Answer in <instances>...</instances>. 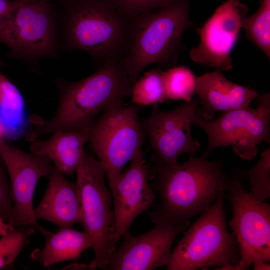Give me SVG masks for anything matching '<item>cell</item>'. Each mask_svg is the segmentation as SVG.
I'll list each match as a JSON object with an SVG mask.
<instances>
[{
    "label": "cell",
    "instance_id": "2e32d148",
    "mask_svg": "<svg viewBox=\"0 0 270 270\" xmlns=\"http://www.w3.org/2000/svg\"><path fill=\"white\" fill-rule=\"evenodd\" d=\"M194 92L202 106L196 116L211 120L218 111H228L248 106L257 92L227 79L220 70L207 72L196 78Z\"/></svg>",
    "mask_w": 270,
    "mask_h": 270
},
{
    "label": "cell",
    "instance_id": "484cf974",
    "mask_svg": "<svg viewBox=\"0 0 270 270\" xmlns=\"http://www.w3.org/2000/svg\"><path fill=\"white\" fill-rule=\"evenodd\" d=\"M117 10L132 19L143 13L168 7L176 0H108Z\"/></svg>",
    "mask_w": 270,
    "mask_h": 270
},
{
    "label": "cell",
    "instance_id": "ac0fdd59",
    "mask_svg": "<svg viewBox=\"0 0 270 270\" xmlns=\"http://www.w3.org/2000/svg\"><path fill=\"white\" fill-rule=\"evenodd\" d=\"M47 140H36L30 146L31 152L48 158L64 174L71 176L85 152L88 132L76 130H58Z\"/></svg>",
    "mask_w": 270,
    "mask_h": 270
},
{
    "label": "cell",
    "instance_id": "836d02e7",
    "mask_svg": "<svg viewBox=\"0 0 270 270\" xmlns=\"http://www.w3.org/2000/svg\"><path fill=\"white\" fill-rule=\"evenodd\" d=\"M3 64H4L3 62L1 60H0V66L3 65Z\"/></svg>",
    "mask_w": 270,
    "mask_h": 270
},
{
    "label": "cell",
    "instance_id": "4316f807",
    "mask_svg": "<svg viewBox=\"0 0 270 270\" xmlns=\"http://www.w3.org/2000/svg\"><path fill=\"white\" fill-rule=\"evenodd\" d=\"M14 210L10 181L6 168L0 156V216L8 222Z\"/></svg>",
    "mask_w": 270,
    "mask_h": 270
},
{
    "label": "cell",
    "instance_id": "7a4b0ae2",
    "mask_svg": "<svg viewBox=\"0 0 270 270\" xmlns=\"http://www.w3.org/2000/svg\"><path fill=\"white\" fill-rule=\"evenodd\" d=\"M154 159L156 180L152 186L160 199L159 210L175 223L208 210L224 196L231 179L219 160L190 156L182 164L169 166Z\"/></svg>",
    "mask_w": 270,
    "mask_h": 270
},
{
    "label": "cell",
    "instance_id": "1f68e13d",
    "mask_svg": "<svg viewBox=\"0 0 270 270\" xmlns=\"http://www.w3.org/2000/svg\"><path fill=\"white\" fill-rule=\"evenodd\" d=\"M4 137V130L2 124L0 121V138Z\"/></svg>",
    "mask_w": 270,
    "mask_h": 270
},
{
    "label": "cell",
    "instance_id": "30bf717a",
    "mask_svg": "<svg viewBox=\"0 0 270 270\" xmlns=\"http://www.w3.org/2000/svg\"><path fill=\"white\" fill-rule=\"evenodd\" d=\"M238 171L234 172L226 190L232 210L228 226L238 246L242 270L258 261H270V206L250 195Z\"/></svg>",
    "mask_w": 270,
    "mask_h": 270
},
{
    "label": "cell",
    "instance_id": "7402d4cb",
    "mask_svg": "<svg viewBox=\"0 0 270 270\" xmlns=\"http://www.w3.org/2000/svg\"><path fill=\"white\" fill-rule=\"evenodd\" d=\"M242 28L247 38L270 58V0H261L258 10L244 18Z\"/></svg>",
    "mask_w": 270,
    "mask_h": 270
},
{
    "label": "cell",
    "instance_id": "52a82bcc",
    "mask_svg": "<svg viewBox=\"0 0 270 270\" xmlns=\"http://www.w3.org/2000/svg\"><path fill=\"white\" fill-rule=\"evenodd\" d=\"M257 108L249 106L224 112L216 119L205 120L195 116L192 124L202 128L208 138L202 158L218 147L232 146L243 160H250L256 156L258 145L270 143V94L256 98Z\"/></svg>",
    "mask_w": 270,
    "mask_h": 270
},
{
    "label": "cell",
    "instance_id": "d6986e66",
    "mask_svg": "<svg viewBox=\"0 0 270 270\" xmlns=\"http://www.w3.org/2000/svg\"><path fill=\"white\" fill-rule=\"evenodd\" d=\"M45 238L43 248L36 249L31 254L32 260L45 266L75 259L94 246L92 238L88 232L70 227L59 228L56 233L50 232Z\"/></svg>",
    "mask_w": 270,
    "mask_h": 270
},
{
    "label": "cell",
    "instance_id": "44dd1931",
    "mask_svg": "<svg viewBox=\"0 0 270 270\" xmlns=\"http://www.w3.org/2000/svg\"><path fill=\"white\" fill-rule=\"evenodd\" d=\"M132 102L140 106H148L164 102L167 100L163 72L152 69L132 84L131 90Z\"/></svg>",
    "mask_w": 270,
    "mask_h": 270
},
{
    "label": "cell",
    "instance_id": "8fae6325",
    "mask_svg": "<svg viewBox=\"0 0 270 270\" xmlns=\"http://www.w3.org/2000/svg\"><path fill=\"white\" fill-rule=\"evenodd\" d=\"M151 219L154 226L146 233L134 236L127 230L122 234V243L112 254L106 270H150L168 264L173 242L190 226L189 220L174 222L159 210Z\"/></svg>",
    "mask_w": 270,
    "mask_h": 270
},
{
    "label": "cell",
    "instance_id": "6da1fadb",
    "mask_svg": "<svg viewBox=\"0 0 270 270\" xmlns=\"http://www.w3.org/2000/svg\"><path fill=\"white\" fill-rule=\"evenodd\" d=\"M56 83L60 92L57 110L52 118L36 124L27 132L30 142L58 130L88 132L100 112L122 104L133 84L120 62L101 66L78 82L58 80Z\"/></svg>",
    "mask_w": 270,
    "mask_h": 270
},
{
    "label": "cell",
    "instance_id": "4dcf8cb0",
    "mask_svg": "<svg viewBox=\"0 0 270 270\" xmlns=\"http://www.w3.org/2000/svg\"><path fill=\"white\" fill-rule=\"evenodd\" d=\"M214 270H242L238 262L236 264H228L216 267Z\"/></svg>",
    "mask_w": 270,
    "mask_h": 270
},
{
    "label": "cell",
    "instance_id": "8992f818",
    "mask_svg": "<svg viewBox=\"0 0 270 270\" xmlns=\"http://www.w3.org/2000/svg\"><path fill=\"white\" fill-rule=\"evenodd\" d=\"M76 172L82 210L80 222L94 242V258L89 267L105 269L116 249L114 213L111 194L104 181L105 167L94 156L85 152Z\"/></svg>",
    "mask_w": 270,
    "mask_h": 270
},
{
    "label": "cell",
    "instance_id": "d6a6232c",
    "mask_svg": "<svg viewBox=\"0 0 270 270\" xmlns=\"http://www.w3.org/2000/svg\"><path fill=\"white\" fill-rule=\"evenodd\" d=\"M15 0L20 1V2H32V1H34V0Z\"/></svg>",
    "mask_w": 270,
    "mask_h": 270
},
{
    "label": "cell",
    "instance_id": "9c48e42d",
    "mask_svg": "<svg viewBox=\"0 0 270 270\" xmlns=\"http://www.w3.org/2000/svg\"><path fill=\"white\" fill-rule=\"evenodd\" d=\"M0 42L28 62L57 54L54 11L46 0L23 2L14 14L0 22Z\"/></svg>",
    "mask_w": 270,
    "mask_h": 270
},
{
    "label": "cell",
    "instance_id": "d4e9b609",
    "mask_svg": "<svg viewBox=\"0 0 270 270\" xmlns=\"http://www.w3.org/2000/svg\"><path fill=\"white\" fill-rule=\"evenodd\" d=\"M15 226L0 238V268L12 265L34 228Z\"/></svg>",
    "mask_w": 270,
    "mask_h": 270
},
{
    "label": "cell",
    "instance_id": "f1b7e54d",
    "mask_svg": "<svg viewBox=\"0 0 270 270\" xmlns=\"http://www.w3.org/2000/svg\"><path fill=\"white\" fill-rule=\"evenodd\" d=\"M14 227L8 223L6 224L0 216V235L4 236L12 230Z\"/></svg>",
    "mask_w": 270,
    "mask_h": 270
},
{
    "label": "cell",
    "instance_id": "277c9868",
    "mask_svg": "<svg viewBox=\"0 0 270 270\" xmlns=\"http://www.w3.org/2000/svg\"><path fill=\"white\" fill-rule=\"evenodd\" d=\"M131 20L108 0H72L64 21L65 42L72 50L88 52L100 66L120 62Z\"/></svg>",
    "mask_w": 270,
    "mask_h": 270
},
{
    "label": "cell",
    "instance_id": "ba28073f",
    "mask_svg": "<svg viewBox=\"0 0 270 270\" xmlns=\"http://www.w3.org/2000/svg\"><path fill=\"white\" fill-rule=\"evenodd\" d=\"M138 111L134 106L110 107L89 130L88 142L105 167L110 188L144 143L146 133L138 118Z\"/></svg>",
    "mask_w": 270,
    "mask_h": 270
},
{
    "label": "cell",
    "instance_id": "603a6c76",
    "mask_svg": "<svg viewBox=\"0 0 270 270\" xmlns=\"http://www.w3.org/2000/svg\"><path fill=\"white\" fill-rule=\"evenodd\" d=\"M167 100L190 101L195 91L196 78L192 72L183 66L163 72Z\"/></svg>",
    "mask_w": 270,
    "mask_h": 270
},
{
    "label": "cell",
    "instance_id": "ffe728a7",
    "mask_svg": "<svg viewBox=\"0 0 270 270\" xmlns=\"http://www.w3.org/2000/svg\"><path fill=\"white\" fill-rule=\"evenodd\" d=\"M0 121L4 137L14 138L25 124L24 103L18 88L0 72Z\"/></svg>",
    "mask_w": 270,
    "mask_h": 270
},
{
    "label": "cell",
    "instance_id": "5bb4252c",
    "mask_svg": "<svg viewBox=\"0 0 270 270\" xmlns=\"http://www.w3.org/2000/svg\"><path fill=\"white\" fill-rule=\"evenodd\" d=\"M248 8L240 0H226L197 30L200 42L190 52L194 62L220 70L232 68L230 52Z\"/></svg>",
    "mask_w": 270,
    "mask_h": 270
},
{
    "label": "cell",
    "instance_id": "7c38bea8",
    "mask_svg": "<svg viewBox=\"0 0 270 270\" xmlns=\"http://www.w3.org/2000/svg\"><path fill=\"white\" fill-rule=\"evenodd\" d=\"M0 156L8 173L14 202L8 223L13 227L26 226L45 237L50 232L42 227L34 214L33 198L39 180L49 176L53 168L46 157L26 152L0 138Z\"/></svg>",
    "mask_w": 270,
    "mask_h": 270
},
{
    "label": "cell",
    "instance_id": "cb8c5ba5",
    "mask_svg": "<svg viewBox=\"0 0 270 270\" xmlns=\"http://www.w3.org/2000/svg\"><path fill=\"white\" fill-rule=\"evenodd\" d=\"M241 178H246L251 186L248 193L255 199L264 202L270 197V148L260 154V159L252 167L239 170Z\"/></svg>",
    "mask_w": 270,
    "mask_h": 270
},
{
    "label": "cell",
    "instance_id": "e0dca14e",
    "mask_svg": "<svg viewBox=\"0 0 270 270\" xmlns=\"http://www.w3.org/2000/svg\"><path fill=\"white\" fill-rule=\"evenodd\" d=\"M46 190L34 209L36 219L50 222L58 228L80 222L82 210L76 183L68 180L55 166L50 173Z\"/></svg>",
    "mask_w": 270,
    "mask_h": 270
},
{
    "label": "cell",
    "instance_id": "f546056e",
    "mask_svg": "<svg viewBox=\"0 0 270 270\" xmlns=\"http://www.w3.org/2000/svg\"><path fill=\"white\" fill-rule=\"evenodd\" d=\"M254 270H270V264L267 262L260 260L256 262L254 264Z\"/></svg>",
    "mask_w": 270,
    "mask_h": 270
},
{
    "label": "cell",
    "instance_id": "5b68a950",
    "mask_svg": "<svg viewBox=\"0 0 270 270\" xmlns=\"http://www.w3.org/2000/svg\"><path fill=\"white\" fill-rule=\"evenodd\" d=\"M224 196L188 228L172 252L168 270H207L239 262L236 238L226 226Z\"/></svg>",
    "mask_w": 270,
    "mask_h": 270
},
{
    "label": "cell",
    "instance_id": "83f0119b",
    "mask_svg": "<svg viewBox=\"0 0 270 270\" xmlns=\"http://www.w3.org/2000/svg\"><path fill=\"white\" fill-rule=\"evenodd\" d=\"M24 2L15 0H0V22L12 16Z\"/></svg>",
    "mask_w": 270,
    "mask_h": 270
},
{
    "label": "cell",
    "instance_id": "4fadbf2b",
    "mask_svg": "<svg viewBox=\"0 0 270 270\" xmlns=\"http://www.w3.org/2000/svg\"><path fill=\"white\" fill-rule=\"evenodd\" d=\"M200 104L198 98L185 101L171 110H162L158 104H154L150 114L140 122L155 152L154 158L174 166L183 154L194 156L200 144L192 137L190 126Z\"/></svg>",
    "mask_w": 270,
    "mask_h": 270
},
{
    "label": "cell",
    "instance_id": "9a60e30c",
    "mask_svg": "<svg viewBox=\"0 0 270 270\" xmlns=\"http://www.w3.org/2000/svg\"><path fill=\"white\" fill-rule=\"evenodd\" d=\"M148 170L140 149L111 188L114 202V240L117 242L134 219L152 204L155 195L148 179Z\"/></svg>",
    "mask_w": 270,
    "mask_h": 270
},
{
    "label": "cell",
    "instance_id": "3957f363",
    "mask_svg": "<svg viewBox=\"0 0 270 270\" xmlns=\"http://www.w3.org/2000/svg\"><path fill=\"white\" fill-rule=\"evenodd\" d=\"M190 0L132 18L128 44L120 64L132 84L149 65L176 62L184 31L194 26L188 16Z\"/></svg>",
    "mask_w": 270,
    "mask_h": 270
}]
</instances>
